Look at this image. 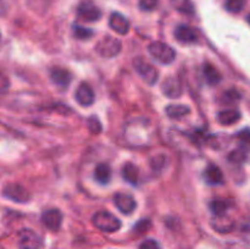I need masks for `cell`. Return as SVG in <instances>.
Segmentation results:
<instances>
[{
    "mask_svg": "<svg viewBox=\"0 0 250 249\" xmlns=\"http://www.w3.org/2000/svg\"><path fill=\"white\" fill-rule=\"evenodd\" d=\"M93 225L103 232H116L121 227V221L109 211H99L92 219Z\"/></svg>",
    "mask_w": 250,
    "mask_h": 249,
    "instance_id": "6da1fadb",
    "label": "cell"
},
{
    "mask_svg": "<svg viewBox=\"0 0 250 249\" xmlns=\"http://www.w3.org/2000/svg\"><path fill=\"white\" fill-rule=\"evenodd\" d=\"M149 54L155 59L158 62L171 63L176 58V53L168 44L163 43V42H153L148 48Z\"/></svg>",
    "mask_w": 250,
    "mask_h": 249,
    "instance_id": "7a4b0ae2",
    "label": "cell"
},
{
    "mask_svg": "<svg viewBox=\"0 0 250 249\" xmlns=\"http://www.w3.org/2000/svg\"><path fill=\"white\" fill-rule=\"evenodd\" d=\"M133 66L134 70L137 71V73L141 76V78L144 82L148 83L149 85L155 84L159 77V72L153 65H150L148 61L144 60L141 56H138V58H136L133 60Z\"/></svg>",
    "mask_w": 250,
    "mask_h": 249,
    "instance_id": "3957f363",
    "label": "cell"
},
{
    "mask_svg": "<svg viewBox=\"0 0 250 249\" xmlns=\"http://www.w3.org/2000/svg\"><path fill=\"white\" fill-rule=\"evenodd\" d=\"M121 48L122 44L119 39L107 36L103 38L100 42H98L95 50L103 58H114V56H116L121 51Z\"/></svg>",
    "mask_w": 250,
    "mask_h": 249,
    "instance_id": "277c9868",
    "label": "cell"
},
{
    "mask_svg": "<svg viewBox=\"0 0 250 249\" xmlns=\"http://www.w3.org/2000/svg\"><path fill=\"white\" fill-rule=\"evenodd\" d=\"M20 249H41L42 238L29 228H23L19 232Z\"/></svg>",
    "mask_w": 250,
    "mask_h": 249,
    "instance_id": "5b68a950",
    "label": "cell"
},
{
    "mask_svg": "<svg viewBox=\"0 0 250 249\" xmlns=\"http://www.w3.org/2000/svg\"><path fill=\"white\" fill-rule=\"evenodd\" d=\"M2 194H4V197L17 203H26L31 199L28 190L22 187L21 185H17V183H9L7 186H5L4 189H2Z\"/></svg>",
    "mask_w": 250,
    "mask_h": 249,
    "instance_id": "8992f818",
    "label": "cell"
},
{
    "mask_svg": "<svg viewBox=\"0 0 250 249\" xmlns=\"http://www.w3.org/2000/svg\"><path fill=\"white\" fill-rule=\"evenodd\" d=\"M78 17L85 22H95L102 17V11L90 0L82 1L78 6Z\"/></svg>",
    "mask_w": 250,
    "mask_h": 249,
    "instance_id": "52a82bcc",
    "label": "cell"
},
{
    "mask_svg": "<svg viewBox=\"0 0 250 249\" xmlns=\"http://www.w3.org/2000/svg\"><path fill=\"white\" fill-rule=\"evenodd\" d=\"M42 222L44 226L50 231L56 232L60 229L61 222H62V214L58 209L45 210L42 215Z\"/></svg>",
    "mask_w": 250,
    "mask_h": 249,
    "instance_id": "ba28073f",
    "label": "cell"
},
{
    "mask_svg": "<svg viewBox=\"0 0 250 249\" xmlns=\"http://www.w3.org/2000/svg\"><path fill=\"white\" fill-rule=\"evenodd\" d=\"M115 205L122 214H131L134 211L137 207V203L132 195L127 193H117L114 198Z\"/></svg>",
    "mask_w": 250,
    "mask_h": 249,
    "instance_id": "9c48e42d",
    "label": "cell"
},
{
    "mask_svg": "<svg viewBox=\"0 0 250 249\" xmlns=\"http://www.w3.org/2000/svg\"><path fill=\"white\" fill-rule=\"evenodd\" d=\"M109 24L111 27L112 31L116 32L117 34L125 36L129 32V22L126 17L120 12H114L111 14L109 19Z\"/></svg>",
    "mask_w": 250,
    "mask_h": 249,
    "instance_id": "30bf717a",
    "label": "cell"
},
{
    "mask_svg": "<svg viewBox=\"0 0 250 249\" xmlns=\"http://www.w3.org/2000/svg\"><path fill=\"white\" fill-rule=\"evenodd\" d=\"M76 100L80 103L82 106H89L94 103L95 94L93 88L88 83H82L76 90Z\"/></svg>",
    "mask_w": 250,
    "mask_h": 249,
    "instance_id": "8fae6325",
    "label": "cell"
},
{
    "mask_svg": "<svg viewBox=\"0 0 250 249\" xmlns=\"http://www.w3.org/2000/svg\"><path fill=\"white\" fill-rule=\"evenodd\" d=\"M175 37L178 42L186 44L195 43L198 41V33L195 32V29L187 26V24H181V26H178L175 31Z\"/></svg>",
    "mask_w": 250,
    "mask_h": 249,
    "instance_id": "7c38bea8",
    "label": "cell"
},
{
    "mask_svg": "<svg viewBox=\"0 0 250 249\" xmlns=\"http://www.w3.org/2000/svg\"><path fill=\"white\" fill-rule=\"evenodd\" d=\"M163 93L168 98H180L182 94V85L176 77H168L161 85Z\"/></svg>",
    "mask_w": 250,
    "mask_h": 249,
    "instance_id": "4fadbf2b",
    "label": "cell"
},
{
    "mask_svg": "<svg viewBox=\"0 0 250 249\" xmlns=\"http://www.w3.org/2000/svg\"><path fill=\"white\" fill-rule=\"evenodd\" d=\"M242 115L238 110L236 109H227L222 110L217 115V121L224 126H231V124H237L241 120Z\"/></svg>",
    "mask_w": 250,
    "mask_h": 249,
    "instance_id": "5bb4252c",
    "label": "cell"
},
{
    "mask_svg": "<svg viewBox=\"0 0 250 249\" xmlns=\"http://www.w3.org/2000/svg\"><path fill=\"white\" fill-rule=\"evenodd\" d=\"M50 77L54 83L61 87H66L72 80V76L66 68L62 67H54L50 70Z\"/></svg>",
    "mask_w": 250,
    "mask_h": 249,
    "instance_id": "9a60e30c",
    "label": "cell"
},
{
    "mask_svg": "<svg viewBox=\"0 0 250 249\" xmlns=\"http://www.w3.org/2000/svg\"><path fill=\"white\" fill-rule=\"evenodd\" d=\"M204 178L207 181V183H209L211 186L221 185L224 182V175H222L221 168L216 165H209L205 168Z\"/></svg>",
    "mask_w": 250,
    "mask_h": 249,
    "instance_id": "2e32d148",
    "label": "cell"
},
{
    "mask_svg": "<svg viewBox=\"0 0 250 249\" xmlns=\"http://www.w3.org/2000/svg\"><path fill=\"white\" fill-rule=\"evenodd\" d=\"M212 227L220 233H229L233 228V222L226 215L215 216V219L212 220Z\"/></svg>",
    "mask_w": 250,
    "mask_h": 249,
    "instance_id": "e0dca14e",
    "label": "cell"
},
{
    "mask_svg": "<svg viewBox=\"0 0 250 249\" xmlns=\"http://www.w3.org/2000/svg\"><path fill=\"white\" fill-rule=\"evenodd\" d=\"M204 76H205V80L209 84H217L219 82H221L222 80V76L221 72L215 67L214 65H211L210 62H207L204 65Z\"/></svg>",
    "mask_w": 250,
    "mask_h": 249,
    "instance_id": "ac0fdd59",
    "label": "cell"
},
{
    "mask_svg": "<svg viewBox=\"0 0 250 249\" xmlns=\"http://www.w3.org/2000/svg\"><path fill=\"white\" fill-rule=\"evenodd\" d=\"M122 177L129 182L131 185L137 186L138 183V177H139V170L136 165H133L132 163L126 164L122 168Z\"/></svg>",
    "mask_w": 250,
    "mask_h": 249,
    "instance_id": "d6986e66",
    "label": "cell"
},
{
    "mask_svg": "<svg viewBox=\"0 0 250 249\" xmlns=\"http://www.w3.org/2000/svg\"><path fill=\"white\" fill-rule=\"evenodd\" d=\"M95 180L102 185H106L111 178V168L106 164H99L94 171Z\"/></svg>",
    "mask_w": 250,
    "mask_h": 249,
    "instance_id": "ffe728a7",
    "label": "cell"
},
{
    "mask_svg": "<svg viewBox=\"0 0 250 249\" xmlns=\"http://www.w3.org/2000/svg\"><path fill=\"white\" fill-rule=\"evenodd\" d=\"M189 107L182 104L168 105V106L166 107V114H167L168 117H171V119H182V117L187 116V115L189 114Z\"/></svg>",
    "mask_w": 250,
    "mask_h": 249,
    "instance_id": "44dd1931",
    "label": "cell"
},
{
    "mask_svg": "<svg viewBox=\"0 0 250 249\" xmlns=\"http://www.w3.org/2000/svg\"><path fill=\"white\" fill-rule=\"evenodd\" d=\"M229 208H231V204L224 199H216V200H212V202L210 203V209H211V211L214 212L215 216L226 215L227 210H229Z\"/></svg>",
    "mask_w": 250,
    "mask_h": 249,
    "instance_id": "7402d4cb",
    "label": "cell"
},
{
    "mask_svg": "<svg viewBox=\"0 0 250 249\" xmlns=\"http://www.w3.org/2000/svg\"><path fill=\"white\" fill-rule=\"evenodd\" d=\"M244 5H246V0H226V2H225V7H226L227 11L233 12V14L241 12Z\"/></svg>",
    "mask_w": 250,
    "mask_h": 249,
    "instance_id": "603a6c76",
    "label": "cell"
},
{
    "mask_svg": "<svg viewBox=\"0 0 250 249\" xmlns=\"http://www.w3.org/2000/svg\"><path fill=\"white\" fill-rule=\"evenodd\" d=\"M73 32H75V36L77 37L78 39H88L93 36V31L81 26L73 27Z\"/></svg>",
    "mask_w": 250,
    "mask_h": 249,
    "instance_id": "cb8c5ba5",
    "label": "cell"
},
{
    "mask_svg": "<svg viewBox=\"0 0 250 249\" xmlns=\"http://www.w3.org/2000/svg\"><path fill=\"white\" fill-rule=\"evenodd\" d=\"M88 128H89V131L93 134H98L102 132V124H100V121L98 120V117L92 116L88 120Z\"/></svg>",
    "mask_w": 250,
    "mask_h": 249,
    "instance_id": "d4e9b609",
    "label": "cell"
},
{
    "mask_svg": "<svg viewBox=\"0 0 250 249\" xmlns=\"http://www.w3.org/2000/svg\"><path fill=\"white\" fill-rule=\"evenodd\" d=\"M237 138L239 139L242 145H244V148H250V129L246 128L243 131L238 132L237 133Z\"/></svg>",
    "mask_w": 250,
    "mask_h": 249,
    "instance_id": "484cf974",
    "label": "cell"
},
{
    "mask_svg": "<svg viewBox=\"0 0 250 249\" xmlns=\"http://www.w3.org/2000/svg\"><path fill=\"white\" fill-rule=\"evenodd\" d=\"M239 98H241V94L236 89H231L224 94V100L227 104H233L237 100H239Z\"/></svg>",
    "mask_w": 250,
    "mask_h": 249,
    "instance_id": "4316f807",
    "label": "cell"
},
{
    "mask_svg": "<svg viewBox=\"0 0 250 249\" xmlns=\"http://www.w3.org/2000/svg\"><path fill=\"white\" fill-rule=\"evenodd\" d=\"M158 5V0H139V7L143 11H151Z\"/></svg>",
    "mask_w": 250,
    "mask_h": 249,
    "instance_id": "83f0119b",
    "label": "cell"
},
{
    "mask_svg": "<svg viewBox=\"0 0 250 249\" xmlns=\"http://www.w3.org/2000/svg\"><path fill=\"white\" fill-rule=\"evenodd\" d=\"M247 159V153L246 150H236V151H232L231 155H229V160L234 161V163H242Z\"/></svg>",
    "mask_w": 250,
    "mask_h": 249,
    "instance_id": "f1b7e54d",
    "label": "cell"
},
{
    "mask_svg": "<svg viewBox=\"0 0 250 249\" xmlns=\"http://www.w3.org/2000/svg\"><path fill=\"white\" fill-rule=\"evenodd\" d=\"M139 249H160V247H159V243L155 239L149 238L142 242L141 246H139Z\"/></svg>",
    "mask_w": 250,
    "mask_h": 249,
    "instance_id": "f546056e",
    "label": "cell"
},
{
    "mask_svg": "<svg viewBox=\"0 0 250 249\" xmlns=\"http://www.w3.org/2000/svg\"><path fill=\"white\" fill-rule=\"evenodd\" d=\"M247 20H248V22L250 23V14L248 15V17H247Z\"/></svg>",
    "mask_w": 250,
    "mask_h": 249,
    "instance_id": "4dcf8cb0",
    "label": "cell"
}]
</instances>
